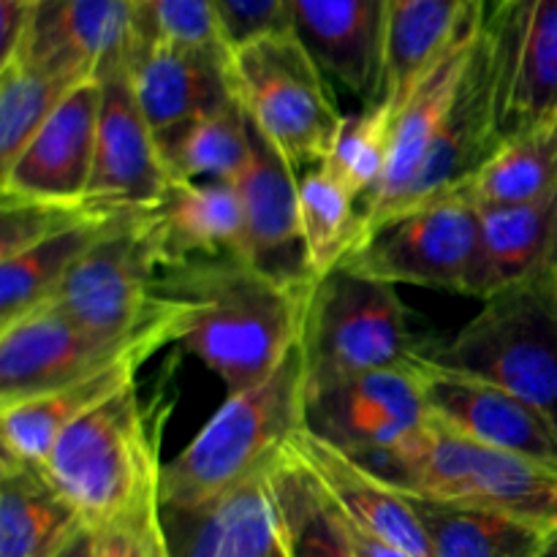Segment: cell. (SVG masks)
<instances>
[{
    "mask_svg": "<svg viewBox=\"0 0 557 557\" xmlns=\"http://www.w3.org/2000/svg\"><path fill=\"white\" fill-rule=\"evenodd\" d=\"M433 557H539L547 528L446 500L408 495Z\"/></svg>",
    "mask_w": 557,
    "mask_h": 557,
    "instance_id": "cell-30",
    "label": "cell"
},
{
    "mask_svg": "<svg viewBox=\"0 0 557 557\" xmlns=\"http://www.w3.org/2000/svg\"><path fill=\"white\" fill-rule=\"evenodd\" d=\"M392 123H395V109L384 101L373 103L351 117H343L330 156L319 163L332 180H337L359 201V210L384 177Z\"/></svg>",
    "mask_w": 557,
    "mask_h": 557,
    "instance_id": "cell-36",
    "label": "cell"
},
{
    "mask_svg": "<svg viewBox=\"0 0 557 557\" xmlns=\"http://www.w3.org/2000/svg\"><path fill=\"white\" fill-rule=\"evenodd\" d=\"M228 47L259 38L264 33L288 30L286 0H215Z\"/></svg>",
    "mask_w": 557,
    "mask_h": 557,
    "instance_id": "cell-39",
    "label": "cell"
},
{
    "mask_svg": "<svg viewBox=\"0 0 557 557\" xmlns=\"http://www.w3.org/2000/svg\"><path fill=\"white\" fill-rule=\"evenodd\" d=\"M128 212H96L87 221L0 261V326L38 308L63 283L71 267Z\"/></svg>",
    "mask_w": 557,
    "mask_h": 557,
    "instance_id": "cell-31",
    "label": "cell"
},
{
    "mask_svg": "<svg viewBox=\"0 0 557 557\" xmlns=\"http://www.w3.org/2000/svg\"><path fill=\"white\" fill-rule=\"evenodd\" d=\"M174 183L228 180L237 183L253 152V128L237 101L158 136Z\"/></svg>",
    "mask_w": 557,
    "mask_h": 557,
    "instance_id": "cell-32",
    "label": "cell"
},
{
    "mask_svg": "<svg viewBox=\"0 0 557 557\" xmlns=\"http://www.w3.org/2000/svg\"><path fill=\"white\" fill-rule=\"evenodd\" d=\"M299 346L313 386L408 364L417 341L395 286L337 267L310 292Z\"/></svg>",
    "mask_w": 557,
    "mask_h": 557,
    "instance_id": "cell-7",
    "label": "cell"
},
{
    "mask_svg": "<svg viewBox=\"0 0 557 557\" xmlns=\"http://www.w3.org/2000/svg\"><path fill=\"white\" fill-rule=\"evenodd\" d=\"M281 557H354L330 515L324 495L302 462L286 455L267 473Z\"/></svg>",
    "mask_w": 557,
    "mask_h": 557,
    "instance_id": "cell-33",
    "label": "cell"
},
{
    "mask_svg": "<svg viewBox=\"0 0 557 557\" xmlns=\"http://www.w3.org/2000/svg\"><path fill=\"white\" fill-rule=\"evenodd\" d=\"M428 424V392L413 359L305 389V428L346 455L406 446Z\"/></svg>",
    "mask_w": 557,
    "mask_h": 557,
    "instance_id": "cell-12",
    "label": "cell"
},
{
    "mask_svg": "<svg viewBox=\"0 0 557 557\" xmlns=\"http://www.w3.org/2000/svg\"><path fill=\"white\" fill-rule=\"evenodd\" d=\"M136 47L139 22L134 0H41L14 54L71 85H82L128 69Z\"/></svg>",
    "mask_w": 557,
    "mask_h": 557,
    "instance_id": "cell-13",
    "label": "cell"
},
{
    "mask_svg": "<svg viewBox=\"0 0 557 557\" xmlns=\"http://www.w3.org/2000/svg\"><path fill=\"white\" fill-rule=\"evenodd\" d=\"M128 557H172V553H169L166 531H163L161 522V506L136 522L134 547H131Z\"/></svg>",
    "mask_w": 557,
    "mask_h": 557,
    "instance_id": "cell-41",
    "label": "cell"
},
{
    "mask_svg": "<svg viewBox=\"0 0 557 557\" xmlns=\"http://www.w3.org/2000/svg\"><path fill=\"white\" fill-rule=\"evenodd\" d=\"M101 82H82L3 172V201L79 207L96 166Z\"/></svg>",
    "mask_w": 557,
    "mask_h": 557,
    "instance_id": "cell-15",
    "label": "cell"
},
{
    "mask_svg": "<svg viewBox=\"0 0 557 557\" xmlns=\"http://www.w3.org/2000/svg\"><path fill=\"white\" fill-rule=\"evenodd\" d=\"M128 82L158 136L237 101L232 49L141 41L128 63Z\"/></svg>",
    "mask_w": 557,
    "mask_h": 557,
    "instance_id": "cell-19",
    "label": "cell"
},
{
    "mask_svg": "<svg viewBox=\"0 0 557 557\" xmlns=\"http://www.w3.org/2000/svg\"><path fill=\"white\" fill-rule=\"evenodd\" d=\"M98 207H60V205H33V201H3V226H0V261L87 221ZM109 212V210H107Z\"/></svg>",
    "mask_w": 557,
    "mask_h": 557,
    "instance_id": "cell-38",
    "label": "cell"
},
{
    "mask_svg": "<svg viewBox=\"0 0 557 557\" xmlns=\"http://www.w3.org/2000/svg\"><path fill=\"white\" fill-rule=\"evenodd\" d=\"M495 145L557 117V0H495L484 11Z\"/></svg>",
    "mask_w": 557,
    "mask_h": 557,
    "instance_id": "cell-11",
    "label": "cell"
},
{
    "mask_svg": "<svg viewBox=\"0 0 557 557\" xmlns=\"http://www.w3.org/2000/svg\"><path fill=\"white\" fill-rule=\"evenodd\" d=\"M495 150L498 145H495L493 120V71H490L487 38H484L482 27L476 52H473L468 74L462 79L460 96H457L441 134L435 136L397 215L444 199L455 185L471 177Z\"/></svg>",
    "mask_w": 557,
    "mask_h": 557,
    "instance_id": "cell-22",
    "label": "cell"
},
{
    "mask_svg": "<svg viewBox=\"0 0 557 557\" xmlns=\"http://www.w3.org/2000/svg\"><path fill=\"white\" fill-rule=\"evenodd\" d=\"M288 451L302 462L326 500H332L370 536L411 557H433L428 533L406 493L370 476L351 457L310 433L308 428L294 435Z\"/></svg>",
    "mask_w": 557,
    "mask_h": 557,
    "instance_id": "cell-21",
    "label": "cell"
},
{
    "mask_svg": "<svg viewBox=\"0 0 557 557\" xmlns=\"http://www.w3.org/2000/svg\"><path fill=\"white\" fill-rule=\"evenodd\" d=\"M476 210L482 237L468 297L487 299L547 270L557 248V194Z\"/></svg>",
    "mask_w": 557,
    "mask_h": 557,
    "instance_id": "cell-26",
    "label": "cell"
},
{
    "mask_svg": "<svg viewBox=\"0 0 557 557\" xmlns=\"http://www.w3.org/2000/svg\"><path fill=\"white\" fill-rule=\"evenodd\" d=\"M90 544H92L90 531H85L82 536H76L74 542H71V547L60 557H90Z\"/></svg>",
    "mask_w": 557,
    "mask_h": 557,
    "instance_id": "cell-43",
    "label": "cell"
},
{
    "mask_svg": "<svg viewBox=\"0 0 557 557\" xmlns=\"http://www.w3.org/2000/svg\"><path fill=\"white\" fill-rule=\"evenodd\" d=\"M313 286L283 283L243 259H196L163 270L158 294L180 308L177 346L239 395L297 348Z\"/></svg>",
    "mask_w": 557,
    "mask_h": 557,
    "instance_id": "cell-1",
    "label": "cell"
},
{
    "mask_svg": "<svg viewBox=\"0 0 557 557\" xmlns=\"http://www.w3.org/2000/svg\"><path fill=\"white\" fill-rule=\"evenodd\" d=\"M386 0H286L288 30L368 107L384 98Z\"/></svg>",
    "mask_w": 557,
    "mask_h": 557,
    "instance_id": "cell-20",
    "label": "cell"
},
{
    "mask_svg": "<svg viewBox=\"0 0 557 557\" xmlns=\"http://www.w3.org/2000/svg\"><path fill=\"white\" fill-rule=\"evenodd\" d=\"M161 468L136 386H128L71 424L41 471L82 525L96 533L136 525L158 509Z\"/></svg>",
    "mask_w": 557,
    "mask_h": 557,
    "instance_id": "cell-3",
    "label": "cell"
},
{
    "mask_svg": "<svg viewBox=\"0 0 557 557\" xmlns=\"http://www.w3.org/2000/svg\"><path fill=\"white\" fill-rule=\"evenodd\" d=\"M152 215L161 234L166 270L196 259H243L245 215L237 183H174L169 199L152 210Z\"/></svg>",
    "mask_w": 557,
    "mask_h": 557,
    "instance_id": "cell-27",
    "label": "cell"
},
{
    "mask_svg": "<svg viewBox=\"0 0 557 557\" xmlns=\"http://www.w3.org/2000/svg\"><path fill=\"white\" fill-rule=\"evenodd\" d=\"M134 531L136 525H125L90 533V557H128L131 547H134Z\"/></svg>",
    "mask_w": 557,
    "mask_h": 557,
    "instance_id": "cell-42",
    "label": "cell"
},
{
    "mask_svg": "<svg viewBox=\"0 0 557 557\" xmlns=\"http://www.w3.org/2000/svg\"><path fill=\"white\" fill-rule=\"evenodd\" d=\"M305 389L308 375L297 343L270 379L226 395L210 422L161 468V509H199L267 476L305 428Z\"/></svg>",
    "mask_w": 557,
    "mask_h": 557,
    "instance_id": "cell-2",
    "label": "cell"
},
{
    "mask_svg": "<svg viewBox=\"0 0 557 557\" xmlns=\"http://www.w3.org/2000/svg\"><path fill=\"white\" fill-rule=\"evenodd\" d=\"M315 487H319V484H315ZM321 495H324V493H321ZM324 500H326V495H324ZM326 506H330L332 520H335L337 531H341L343 542H346V547L351 549L354 557H411V555L403 553V549L389 547V544L381 542V539L370 536V533L364 531V528H359L357 522L351 520V517L343 515V511L337 509L332 500H326Z\"/></svg>",
    "mask_w": 557,
    "mask_h": 557,
    "instance_id": "cell-40",
    "label": "cell"
},
{
    "mask_svg": "<svg viewBox=\"0 0 557 557\" xmlns=\"http://www.w3.org/2000/svg\"><path fill=\"white\" fill-rule=\"evenodd\" d=\"M139 44L161 41L199 49H232L215 0H134Z\"/></svg>",
    "mask_w": 557,
    "mask_h": 557,
    "instance_id": "cell-37",
    "label": "cell"
},
{
    "mask_svg": "<svg viewBox=\"0 0 557 557\" xmlns=\"http://www.w3.org/2000/svg\"><path fill=\"white\" fill-rule=\"evenodd\" d=\"M299 221L310 275L321 281L362 243L359 201L321 166L299 177Z\"/></svg>",
    "mask_w": 557,
    "mask_h": 557,
    "instance_id": "cell-34",
    "label": "cell"
},
{
    "mask_svg": "<svg viewBox=\"0 0 557 557\" xmlns=\"http://www.w3.org/2000/svg\"><path fill=\"white\" fill-rule=\"evenodd\" d=\"M479 210L446 199L400 212L354 248L343 267L389 286H422L468 294L479 259Z\"/></svg>",
    "mask_w": 557,
    "mask_h": 557,
    "instance_id": "cell-10",
    "label": "cell"
},
{
    "mask_svg": "<svg viewBox=\"0 0 557 557\" xmlns=\"http://www.w3.org/2000/svg\"><path fill=\"white\" fill-rule=\"evenodd\" d=\"M253 128V125H250ZM248 264L292 286H313L299 221V177L253 128V152L237 177Z\"/></svg>",
    "mask_w": 557,
    "mask_h": 557,
    "instance_id": "cell-18",
    "label": "cell"
},
{
    "mask_svg": "<svg viewBox=\"0 0 557 557\" xmlns=\"http://www.w3.org/2000/svg\"><path fill=\"white\" fill-rule=\"evenodd\" d=\"M232 85L250 125L294 172L315 169L330 156L346 114L337 112L324 71L292 30L232 47Z\"/></svg>",
    "mask_w": 557,
    "mask_h": 557,
    "instance_id": "cell-5",
    "label": "cell"
},
{
    "mask_svg": "<svg viewBox=\"0 0 557 557\" xmlns=\"http://www.w3.org/2000/svg\"><path fill=\"white\" fill-rule=\"evenodd\" d=\"M139 364L141 359H128V362L114 364V368L76 381V384L25 397V400L0 403L3 460L41 468L52 446L71 424L134 386Z\"/></svg>",
    "mask_w": 557,
    "mask_h": 557,
    "instance_id": "cell-25",
    "label": "cell"
},
{
    "mask_svg": "<svg viewBox=\"0 0 557 557\" xmlns=\"http://www.w3.org/2000/svg\"><path fill=\"white\" fill-rule=\"evenodd\" d=\"M422 362L511 392L557 428V286L553 267L482 299L449 341L413 346Z\"/></svg>",
    "mask_w": 557,
    "mask_h": 557,
    "instance_id": "cell-4",
    "label": "cell"
},
{
    "mask_svg": "<svg viewBox=\"0 0 557 557\" xmlns=\"http://www.w3.org/2000/svg\"><path fill=\"white\" fill-rule=\"evenodd\" d=\"M428 392L430 422L460 438L528 457L557 471V428L536 406L468 375L446 373L413 354Z\"/></svg>",
    "mask_w": 557,
    "mask_h": 557,
    "instance_id": "cell-16",
    "label": "cell"
},
{
    "mask_svg": "<svg viewBox=\"0 0 557 557\" xmlns=\"http://www.w3.org/2000/svg\"><path fill=\"white\" fill-rule=\"evenodd\" d=\"M172 343H180V308L172 299H163V308L125 337L92 335L41 302L0 326V403L76 384L128 359L145 362Z\"/></svg>",
    "mask_w": 557,
    "mask_h": 557,
    "instance_id": "cell-6",
    "label": "cell"
},
{
    "mask_svg": "<svg viewBox=\"0 0 557 557\" xmlns=\"http://www.w3.org/2000/svg\"><path fill=\"white\" fill-rule=\"evenodd\" d=\"M487 0H386L384 11V98L400 107L419 82L455 47Z\"/></svg>",
    "mask_w": 557,
    "mask_h": 557,
    "instance_id": "cell-23",
    "label": "cell"
},
{
    "mask_svg": "<svg viewBox=\"0 0 557 557\" xmlns=\"http://www.w3.org/2000/svg\"><path fill=\"white\" fill-rule=\"evenodd\" d=\"M36 3H41V0H36Z\"/></svg>",
    "mask_w": 557,
    "mask_h": 557,
    "instance_id": "cell-46",
    "label": "cell"
},
{
    "mask_svg": "<svg viewBox=\"0 0 557 557\" xmlns=\"http://www.w3.org/2000/svg\"><path fill=\"white\" fill-rule=\"evenodd\" d=\"M400 449L408 466L406 495L495 511L547 531L557 528L553 468L460 438L433 422Z\"/></svg>",
    "mask_w": 557,
    "mask_h": 557,
    "instance_id": "cell-8",
    "label": "cell"
},
{
    "mask_svg": "<svg viewBox=\"0 0 557 557\" xmlns=\"http://www.w3.org/2000/svg\"><path fill=\"white\" fill-rule=\"evenodd\" d=\"M172 557H281L267 476L199 509H161Z\"/></svg>",
    "mask_w": 557,
    "mask_h": 557,
    "instance_id": "cell-24",
    "label": "cell"
},
{
    "mask_svg": "<svg viewBox=\"0 0 557 557\" xmlns=\"http://www.w3.org/2000/svg\"><path fill=\"white\" fill-rule=\"evenodd\" d=\"M87 528L41 468L0 466V557H60Z\"/></svg>",
    "mask_w": 557,
    "mask_h": 557,
    "instance_id": "cell-28",
    "label": "cell"
},
{
    "mask_svg": "<svg viewBox=\"0 0 557 557\" xmlns=\"http://www.w3.org/2000/svg\"><path fill=\"white\" fill-rule=\"evenodd\" d=\"M74 87L22 54L0 63V172L20 158Z\"/></svg>",
    "mask_w": 557,
    "mask_h": 557,
    "instance_id": "cell-35",
    "label": "cell"
},
{
    "mask_svg": "<svg viewBox=\"0 0 557 557\" xmlns=\"http://www.w3.org/2000/svg\"><path fill=\"white\" fill-rule=\"evenodd\" d=\"M539 557H557V528L555 531H549L547 542H544L542 553H539Z\"/></svg>",
    "mask_w": 557,
    "mask_h": 557,
    "instance_id": "cell-44",
    "label": "cell"
},
{
    "mask_svg": "<svg viewBox=\"0 0 557 557\" xmlns=\"http://www.w3.org/2000/svg\"><path fill=\"white\" fill-rule=\"evenodd\" d=\"M166 270L156 215L128 212L71 267L47 305L101 337H125L145 326L163 299Z\"/></svg>",
    "mask_w": 557,
    "mask_h": 557,
    "instance_id": "cell-9",
    "label": "cell"
},
{
    "mask_svg": "<svg viewBox=\"0 0 557 557\" xmlns=\"http://www.w3.org/2000/svg\"><path fill=\"white\" fill-rule=\"evenodd\" d=\"M484 11H487V5H484ZM484 11L457 38L455 47L435 63V69L419 82L417 90L395 109L384 177L362 205V239L373 228H379L381 223L389 221L392 215H397V210L403 207V199H406L413 177L422 169L435 136L441 134L457 96H460L462 79H466L468 65H471L473 52H476L479 36H482Z\"/></svg>",
    "mask_w": 557,
    "mask_h": 557,
    "instance_id": "cell-17",
    "label": "cell"
},
{
    "mask_svg": "<svg viewBox=\"0 0 557 557\" xmlns=\"http://www.w3.org/2000/svg\"><path fill=\"white\" fill-rule=\"evenodd\" d=\"M553 194H557V117L504 141L446 196L473 207H498L528 205Z\"/></svg>",
    "mask_w": 557,
    "mask_h": 557,
    "instance_id": "cell-29",
    "label": "cell"
},
{
    "mask_svg": "<svg viewBox=\"0 0 557 557\" xmlns=\"http://www.w3.org/2000/svg\"><path fill=\"white\" fill-rule=\"evenodd\" d=\"M96 166L85 205L109 212H150L169 199L172 172L158 134L136 103L128 69L101 82Z\"/></svg>",
    "mask_w": 557,
    "mask_h": 557,
    "instance_id": "cell-14",
    "label": "cell"
},
{
    "mask_svg": "<svg viewBox=\"0 0 557 557\" xmlns=\"http://www.w3.org/2000/svg\"><path fill=\"white\" fill-rule=\"evenodd\" d=\"M487 3H495V0H487Z\"/></svg>",
    "mask_w": 557,
    "mask_h": 557,
    "instance_id": "cell-45",
    "label": "cell"
}]
</instances>
